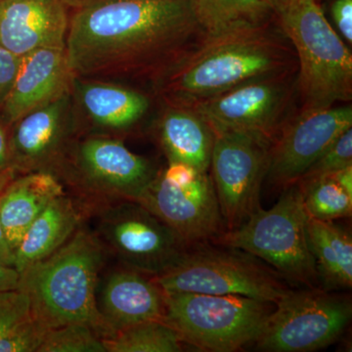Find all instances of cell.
Wrapping results in <instances>:
<instances>
[{
    "label": "cell",
    "mask_w": 352,
    "mask_h": 352,
    "mask_svg": "<svg viewBox=\"0 0 352 352\" xmlns=\"http://www.w3.org/2000/svg\"><path fill=\"white\" fill-rule=\"evenodd\" d=\"M190 0H94L71 9L74 76L152 83L203 36Z\"/></svg>",
    "instance_id": "obj_1"
},
{
    "label": "cell",
    "mask_w": 352,
    "mask_h": 352,
    "mask_svg": "<svg viewBox=\"0 0 352 352\" xmlns=\"http://www.w3.org/2000/svg\"><path fill=\"white\" fill-rule=\"evenodd\" d=\"M271 24L204 36L151 85L160 102L187 105L264 78L292 76L296 53Z\"/></svg>",
    "instance_id": "obj_2"
},
{
    "label": "cell",
    "mask_w": 352,
    "mask_h": 352,
    "mask_svg": "<svg viewBox=\"0 0 352 352\" xmlns=\"http://www.w3.org/2000/svg\"><path fill=\"white\" fill-rule=\"evenodd\" d=\"M103 254L98 237L80 227L56 252L25 268L18 289L29 296L32 315L50 328L83 324L108 338L96 305Z\"/></svg>",
    "instance_id": "obj_3"
},
{
    "label": "cell",
    "mask_w": 352,
    "mask_h": 352,
    "mask_svg": "<svg viewBox=\"0 0 352 352\" xmlns=\"http://www.w3.org/2000/svg\"><path fill=\"white\" fill-rule=\"evenodd\" d=\"M298 61L302 109H324L352 99V54L315 0H291L276 17Z\"/></svg>",
    "instance_id": "obj_4"
},
{
    "label": "cell",
    "mask_w": 352,
    "mask_h": 352,
    "mask_svg": "<svg viewBox=\"0 0 352 352\" xmlns=\"http://www.w3.org/2000/svg\"><path fill=\"white\" fill-rule=\"evenodd\" d=\"M307 214L298 183L285 187L270 210L258 208L244 223L214 240L266 261L286 279L308 285L319 282L307 244Z\"/></svg>",
    "instance_id": "obj_5"
},
{
    "label": "cell",
    "mask_w": 352,
    "mask_h": 352,
    "mask_svg": "<svg viewBox=\"0 0 352 352\" xmlns=\"http://www.w3.org/2000/svg\"><path fill=\"white\" fill-rule=\"evenodd\" d=\"M163 320L183 342L204 351H239L256 342L274 303L249 296L208 294H164Z\"/></svg>",
    "instance_id": "obj_6"
},
{
    "label": "cell",
    "mask_w": 352,
    "mask_h": 352,
    "mask_svg": "<svg viewBox=\"0 0 352 352\" xmlns=\"http://www.w3.org/2000/svg\"><path fill=\"white\" fill-rule=\"evenodd\" d=\"M227 248L214 249L205 244L188 248L168 271L153 277L164 294L194 293L249 296L276 303L289 291L283 282L258 263L256 258Z\"/></svg>",
    "instance_id": "obj_7"
},
{
    "label": "cell",
    "mask_w": 352,
    "mask_h": 352,
    "mask_svg": "<svg viewBox=\"0 0 352 352\" xmlns=\"http://www.w3.org/2000/svg\"><path fill=\"white\" fill-rule=\"evenodd\" d=\"M347 296L323 289H289L276 303L256 340L259 351L309 352L333 344L351 323Z\"/></svg>",
    "instance_id": "obj_8"
},
{
    "label": "cell",
    "mask_w": 352,
    "mask_h": 352,
    "mask_svg": "<svg viewBox=\"0 0 352 352\" xmlns=\"http://www.w3.org/2000/svg\"><path fill=\"white\" fill-rule=\"evenodd\" d=\"M185 242L206 244L223 233L219 200L208 171L168 161L138 201Z\"/></svg>",
    "instance_id": "obj_9"
},
{
    "label": "cell",
    "mask_w": 352,
    "mask_h": 352,
    "mask_svg": "<svg viewBox=\"0 0 352 352\" xmlns=\"http://www.w3.org/2000/svg\"><path fill=\"white\" fill-rule=\"evenodd\" d=\"M210 170L227 230L261 208L259 195L270 166L271 142L248 132L214 131Z\"/></svg>",
    "instance_id": "obj_10"
},
{
    "label": "cell",
    "mask_w": 352,
    "mask_h": 352,
    "mask_svg": "<svg viewBox=\"0 0 352 352\" xmlns=\"http://www.w3.org/2000/svg\"><path fill=\"white\" fill-rule=\"evenodd\" d=\"M98 239L129 270L157 276L170 270L190 245L168 224L135 201L104 210Z\"/></svg>",
    "instance_id": "obj_11"
},
{
    "label": "cell",
    "mask_w": 352,
    "mask_h": 352,
    "mask_svg": "<svg viewBox=\"0 0 352 352\" xmlns=\"http://www.w3.org/2000/svg\"><path fill=\"white\" fill-rule=\"evenodd\" d=\"M57 170L66 171L95 193L135 201L159 171L147 157L131 152L122 139L98 135L76 136Z\"/></svg>",
    "instance_id": "obj_12"
},
{
    "label": "cell",
    "mask_w": 352,
    "mask_h": 352,
    "mask_svg": "<svg viewBox=\"0 0 352 352\" xmlns=\"http://www.w3.org/2000/svg\"><path fill=\"white\" fill-rule=\"evenodd\" d=\"M292 76L264 78L187 104L212 131L248 132L272 143L293 98Z\"/></svg>",
    "instance_id": "obj_13"
},
{
    "label": "cell",
    "mask_w": 352,
    "mask_h": 352,
    "mask_svg": "<svg viewBox=\"0 0 352 352\" xmlns=\"http://www.w3.org/2000/svg\"><path fill=\"white\" fill-rule=\"evenodd\" d=\"M351 127V105L302 109L295 117L285 120L273 139L266 176L283 188L294 184Z\"/></svg>",
    "instance_id": "obj_14"
},
{
    "label": "cell",
    "mask_w": 352,
    "mask_h": 352,
    "mask_svg": "<svg viewBox=\"0 0 352 352\" xmlns=\"http://www.w3.org/2000/svg\"><path fill=\"white\" fill-rule=\"evenodd\" d=\"M69 94L78 136L120 138L140 126L156 98L126 82L76 76Z\"/></svg>",
    "instance_id": "obj_15"
},
{
    "label": "cell",
    "mask_w": 352,
    "mask_h": 352,
    "mask_svg": "<svg viewBox=\"0 0 352 352\" xmlns=\"http://www.w3.org/2000/svg\"><path fill=\"white\" fill-rule=\"evenodd\" d=\"M78 136L69 90L30 111L9 127L11 168L16 173H55Z\"/></svg>",
    "instance_id": "obj_16"
},
{
    "label": "cell",
    "mask_w": 352,
    "mask_h": 352,
    "mask_svg": "<svg viewBox=\"0 0 352 352\" xmlns=\"http://www.w3.org/2000/svg\"><path fill=\"white\" fill-rule=\"evenodd\" d=\"M69 14L64 0H0V45L18 57L66 47Z\"/></svg>",
    "instance_id": "obj_17"
},
{
    "label": "cell",
    "mask_w": 352,
    "mask_h": 352,
    "mask_svg": "<svg viewBox=\"0 0 352 352\" xmlns=\"http://www.w3.org/2000/svg\"><path fill=\"white\" fill-rule=\"evenodd\" d=\"M73 73L66 47L41 48L21 57L12 89L0 110L7 126L68 92Z\"/></svg>",
    "instance_id": "obj_18"
},
{
    "label": "cell",
    "mask_w": 352,
    "mask_h": 352,
    "mask_svg": "<svg viewBox=\"0 0 352 352\" xmlns=\"http://www.w3.org/2000/svg\"><path fill=\"white\" fill-rule=\"evenodd\" d=\"M96 305L111 337L141 322L163 319L164 292L154 280L126 268L113 271L98 283Z\"/></svg>",
    "instance_id": "obj_19"
},
{
    "label": "cell",
    "mask_w": 352,
    "mask_h": 352,
    "mask_svg": "<svg viewBox=\"0 0 352 352\" xmlns=\"http://www.w3.org/2000/svg\"><path fill=\"white\" fill-rule=\"evenodd\" d=\"M64 194L63 184L50 170L23 173L7 185L0 194V221L13 254L44 208Z\"/></svg>",
    "instance_id": "obj_20"
},
{
    "label": "cell",
    "mask_w": 352,
    "mask_h": 352,
    "mask_svg": "<svg viewBox=\"0 0 352 352\" xmlns=\"http://www.w3.org/2000/svg\"><path fill=\"white\" fill-rule=\"evenodd\" d=\"M163 104L155 122L156 135L168 161L208 171L214 134L203 118L186 106Z\"/></svg>",
    "instance_id": "obj_21"
},
{
    "label": "cell",
    "mask_w": 352,
    "mask_h": 352,
    "mask_svg": "<svg viewBox=\"0 0 352 352\" xmlns=\"http://www.w3.org/2000/svg\"><path fill=\"white\" fill-rule=\"evenodd\" d=\"M82 214L66 194L51 201L36 217L14 251L13 266L19 273L47 258L80 227Z\"/></svg>",
    "instance_id": "obj_22"
},
{
    "label": "cell",
    "mask_w": 352,
    "mask_h": 352,
    "mask_svg": "<svg viewBox=\"0 0 352 352\" xmlns=\"http://www.w3.org/2000/svg\"><path fill=\"white\" fill-rule=\"evenodd\" d=\"M305 231L322 289L330 292L351 289V234L333 221L316 219L308 215Z\"/></svg>",
    "instance_id": "obj_23"
},
{
    "label": "cell",
    "mask_w": 352,
    "mask_h": 352,
    "mask_svg": "<svg viewBox=\"0 0 352 352\" xmlns=\"http://www.w3.org/2000/svg\"><path fill=\"white\" fill-rule=\"evenodd\" d=\"M197 22L205 36L261 27L276 21L263 0H190Z\"/></svg>",
    "instance_id": "obj_24"
},
{
    "label": "cell",
    "mask_w": 352,
    "mask_h": 352,
    "mask_svg": "<svg viewBox=\"0 0 352 352\" xmlns=\"http://www.w3.org/2000/svg\"><path fill=\"white\" fill-rule=\"evenodd\" d=\"M103 340L107 352H178L184 342L163 319L141 322Z\"/></svg>",
    "instance_id": "obj_25"
},
{
    "label": "cell",
    "mask_w": 352,
    "mask_h": 352,
    "mask_svg": "<svg viewBox=\"0 0 352 352\" xmlns=\"http://www.w3.org/2000/svg\"><path fill=\"white\" fill-rule=\"evenodd\" d=\"M298 183L308 217L335 221L352 214V195L329 175L303 178Z\"/></svg>",
    "instance_id": "obj_26"
},
{
    "label": "cell",
    "mask_w": 352,
    "mask_h": 352,
    "mask_svg": "<svg viewBox=\"0 0 352 352\" xmlns=\"http://www.w3.org/2000/svg\"><path fill=\"white\" fill-rule=\"evenodd\" d=\"M38 352H107L104 340L83 324L50 328Z\"/></svg>",
    "instance_id": "obj_27"
},
{
    "label": "cell",
    "mask_w": 352,
    "mask_h": 352,
    "mask_svg": "<svg viewBox=\"0 0 352 352\" xmlns=\"http://www.w3.org/2000/svg\"><path fill=\"white\" fill-rule=\"evenodd\" d=\"M50 329L32 314L0 339V352H38Z\"/></svg>",
    "instance_id": "obj_28"
},
{
    "label": "cell",
    "mask_w": 352,
    "mask_h": 352,
    "mask_svg": "<svg viewBox=\"0 0 352 352\" xmlns=\"http://www.w3.org/2000/svg\"><path fill=\"white\" fill-rule=\"evenodd\" d=\"M349 164H352V127L336 139L300 179L328 175Z\"/></svg>",
    "instance_id": "obj_29"
},
{
    "label": "cell",
    "mask_w": 352,
    "mask_h": 352,
    "mask_svg": "<svg viewBox=\"0 0 352 352\" xmlns=\"http://www.w3.org/2000/svg\"><path fill=\"white\" fill-rule=\"evenodd\" d=\"M31 315V300L25 292L0 291V339Z\"/></svg>",
    "instance_id": "obj_30"
},
{
    "label": "cell",
    "mask_w": 352,
    "mask_h": 352,
    "mask_svg": "<svg viewBox=\"0 0 352 352\" xmlns=\"http://www.w3.org/2000/svg\"><path fill=\"white\" fill-rule=\"evenodd\" d=\"M20 60L21 57L16 56L0 45V110L12 89L19 69Z\"/></svg>",
    "instance_id": "obj_31"
},
{
    "label": "cell",
    "mask_w": 352,
    "mask_h": 352,
    "mask_svg": "<svg viewBox=\"0 0 352 352\" xmlns=\"http://www.w3.org/2000/svg\"><path fill=\"white\" fill-rule=\"evenodd\" d=\"M333 19L344 38L352 43V0H335L332 4Z\"/></svg>",
    "instance_id": "obj_32"
},
{
    "label": "cell",
    "mask_w": 352,
    "mask_h": 352,
    "mask_svg": "<svg viewBox=\"0 0 352 352\" xmlns=\"http://www.w3.org/2000/svg\"><path fill=\"white\" fill-rule=\"evenodd\" d=\"M9 127L0 118V173L11 170Z\"/></svg>",
    "instance_id": "obj_33"
},
{
    "label": "cell",
    "mask_w": 352,
    "mask_h": 352,
    "mask_svg": "<svg viewBox=\"0 0 352 352\" xmlns=\"http://www.w3.org/2000/svg\"><path fill=\"white\" fill-rule=\"evenodd\" d=\"M20 273L13 266L0 263V291L18 289Z\"/></svg>",
    "instance_id": "obj_34"
},
{
    "label": "cell",
    "mask_w": 352,
    "mask_h": 352,
    "mask_svg": "<svg viewBox=\"0 0 352 352\" xmlns=\"http://www.w3.org/2000/svg\"><path fill=\"white\" fill-rule=\"evenodd\" d=\"M332 176L333 180L340 184L347 193L352 195V164L340 168V170L328 173Z\"/></svg>",
    "instance_id": "obj_35"
},
{
    "label": "cell",
    "mask_w": 352,
    "mask_h": 352,
    "mask_svg": "<svg viewBox=\"0 0 352 352\" xmlns=\"http://www.w3.org/2000/svg\"><path fill=\"white\" fill-rule=\"evenodd\" d=\"M13 261L14 254L7 242L6 233H4L3 227L0 221V263L13 266Z\"/></svg>",
    "instance_id": "obj_36"
},
{
    "label": "cell",
    "mask_w": 352,
    "mask_h": 352,
    "mask_svg": "<svg viewBox=\"0 0 352 352\" xmlns=\"http://www.w3.org/2000/svg\"><path fill=\"white\" fill-rule=\"evenodd\" d=\"M263 1L272 9L273 12L277 17L286 8L291 0H263Z\"/></svg>",
    "instance_id": "obj_37"
},
{
    "label": "cell",
    "mask_w": 352,
    "mask_h": 352,
    "mask_svg": "<svg viewBox=\"0 0 352 352\" xmlns=\"http://www.w3.org/2000/svg\"><path fill=\"white\" fill-rule=\"evenodd\" d=\"M16 175L17 173L12 168L0 173V194L6 189V187L10 183L11 180L16 177Z\"/></svg>",
    "instance_id": "obj_38"
},
{
    "label": "cell",
    "mask_w": 352,
    "mask_h": 352,
    "mask_svg": "<svg viewBox=\"0 0 352 352\" xmlns=\"http://www.w3.org/2000/svg\"><path fill=\"white\" fill-rule=\"evenodd\" d=\"M64 1L66 2L69 9H74L82 6L83 4H87L88 2L94 1V0H64Z\"/></svg>",
    "instance_id": "obj_39"
},
{
    "label": "cell",
    "mask_w": 352,
    "mask_h": 352,
    "mask_svg": "<svg viewBox=\"0 0 352 352\" xmlns=\"http://www.w3.org/2000/svg\"><path fill=\"white\" fill-rule=\"evenodd\" d=\"M315 1L318 2V3H320L321 0H315Z\"/></svg>",
    "instance_id": "obj_40"
}]
</instances>
